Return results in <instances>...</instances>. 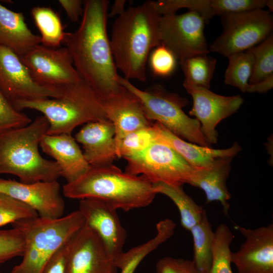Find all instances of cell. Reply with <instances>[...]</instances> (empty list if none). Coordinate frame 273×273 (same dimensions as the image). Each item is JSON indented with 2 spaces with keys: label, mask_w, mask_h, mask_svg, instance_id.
<instances>
[{
  "label": "cell",
  "mask_w": 273,
  "mask_h": 273,
  "mask_svg": "<svg viewBox=\"0 0 273 273\" xmlns=\"http://www.w3.org/2000/svg\"><path fill=\"white\" fill-rule=\"evenodd\" d=\"M221 23L222 32L209 49L226 57L250 49L272 33V16L263 9L223 15Z\"/></svg>",
  "instance_id": "ba28073f"
},
{
  "label": "cell",
  "mask_w": 273,
  "mask_h": 273,
  "mask_svg": "<svg viewBox=\"0 0 273 273\" xmlns=\"http://www.w3.org/2000/svg\"><path fill=\"white\" fill-rule=\"evenodd\" d=\"M120 83L140 100L147 117L161 123L171 133L189 142L210 147L201 130L199 122L188 116L183 108L187 99L156 84L143 90L119 76Z\"/></svg>",
  "instance_id": "52a82bcc"
},
{
  "label": "cell",
  "mask_w": 273,
  "mask_h": 273,
  "mask_svg": "<svg viewBox=\"0 0 273 273\" xmlns=\"http://www.w3.org/2000/svg\"><path fill=\"white\" fill-rule=\"evenodd\" d=\"M193 240V259L199 273H208L212 262L214 232L206 212L201 220L190 231Z\"/></svg>",
  "instance_id": "484cf974"
},
{
  "label": "cell",
  "mask_w": 273,
  "mask_h": 273,
  "mask_svg": "<svg viewBox=\"0 0 273 273\" xmlns=\"http://www.w3.org/2000/svg\"><path fill=\"white\" fill-rule=\"evenodd\" d=\"M156 273H199L192 260L171 257L160 259L156 264Z\"/></svg>",
  "instance_id": "74e56055"
},
{
  "label": "cell",
  "mask_w": 273,
  "mask_h": 273,
  "mask_svg": "<svg viewBox=\"0 0 273 273\" xmlns=\"http://www.w3.org/2000/svg\"><path fill=\"white\" fill-rule=\"evenodd\" d=\"M0 90L12 105L19 101L56 98L61 95L59 89L36 83L20 58L1 45Z\"/></svg>",
  "instance_id": "7c38bea8"
},
{
  "label": "cell",
  "mask_w": 273,
  "mask_h": 273,
  "mask_svg": "<svg viewBox=\"0 0 273 273\" xmlns=\"http://www.w3.org/2000/svg\"><path fill=\"white\" fill-rule=\"evenodd\" d=\"M155 193L169 198L177 207L180 216L181 226L190 230L202 218L206 211L183 190L182 187H174L163 183L154 184Z\"/></svg>",
  "instance_id": "d4e9b609"
},
{
  "label": "cell",
  "mask_w": 273,
  "mask_h": 273,
  "mask_svg": "<svg viewBox=\"0 0 273 273\" xmlns=\"http://www.w3.org/2000/svg\"><path fill=\"white\" fill-rule=\"evenodd\" d=\"M60 191L57 180L25 184L0 178V193L23 202L43 218L57 219L63 216L65 203Z\"/></svg>",
  "instance_id": "9a60e30c"
},
{
  "label": "cell",
  "mask_w": 273,
  "mask_h": 273,
  "mask_svg": "<svg viewBox=\"0 0 273 273\" xmlns=\"http://www.w3.org/2000/svg\"><path fill=\"white\" fill-rule=\"evenodd\" d=\"M192 96L193 106L189 114L194 116L200 123L201 130L211 146L216 144L217 125L223 119L236 113L243 103L240 95L224 96L209 89L190 85H183Z\"/></svg>",
  "instance_id": "4fadbf2b"
},
{
  "label": "cell",
  "mask_w": 273,
  "mask_h": 273,
  "mask_svg": "<svg viewBox=\"0 0 273 273\" xmlns=\"http://www.w3.org/2000/svg\"><path fill=\"white\" fill-rule=\"evenodd\" d=\"M0 273H1V272H0Z\"/></svg>",
  "instance_id": "b9f144b4"
},
{
  "label": "cell",
  "mask_w": 273,
  "mask_h": 273,
  "mask_svg": "<svg viewBox=\"0 0 273 273\" xmlns=\"http://www.w3.org/2000/svg\"><path fill=\"white\" fill-rule=\"evenodd\" d=\"M172 235V230L166 224H157L156 234L153 238L126 252L123 251L115 258V264L120 270V273H134L142 261Z\"/></svg>",
  "instance_id": "cb8c5ba5"
},
{
  "label": "cell",
  "mask_w": 273,
  "mask_h": 273,
  "mask_svg": "<svg viewBox=\"0 0 273 273\" xmlns=\"http://www.w3.org/2000/svg\"><path fill=\"white\" fill-rule=\"evenodd\" d=\"M153 125L157 132V141L172 148L194 169L208 168L215 159L219 158H233L242 149L237 142L231 147L224 149H214L201 146L180 139L157 121L153 123Z\"/></svg>",
  "instance_id": "44dd1931"
},
{
  "label": "cell",
  "mask_w": 273,
  "mask_h": 273,
  "mask_svg": "<svg viewBox=\"0 0 273 273\" xmlns=\"http://www.w3.org/2000/svg\"><path fill=\"white\" fill-rule=\"evenodd\" d=\"M25 241L17 230H0V264L13 258L22 256Z\"/></svg>",
  "instance_id": "e575fe53"
},
{
  "label": "cell",
  "mask_w": 273,
  "mask_h": 273,
  "mask_svg": "<svg viewBox=\"0 0 273 273\" xmlns=\"http://www.w3.org/2000/svg\"><path fill=\"white\" fill-rule=\"evenodd\" d=\"M126 1L116 0L112 6L110 11L108 13V18L119 16L125 10L124 9Z\"/></svg>",
  "instance_id": "60d3db41"
},
{
  "label": "cell",
  "mask_w": 273,
  "mask_h": 273,
  "mask_svg": "<svg viewBox=\"0 0 273 273\" xmlns=\"http://www.w3.org/2000/svg\"><path fill=\"white\" fill-rule=\"evenodd\" d=\"M102 100L107 119L115 128L117 156L121 141L125 135L150 126L153 123L147 117L139 99L126 88L117 95Z\"/></svg>",
  "instance_id": "ac0fdd59"
},
{
  "label": "cell",
  "mask_w": 273,
  "mask_h": 273,
  "mask_svg": "<svg viewBox=\"0 0 273 273\" xmlns=\"http://www.w3.org/2000/svg\"><path fill=\"white\" fill-rule=\"evenodd\" d=\"M234 236L225 224L218 225L214 232L212 259L208 273H233L230 245Z\"/></svg>",
  "instance_id": "f546056e"
},
{
  "label": "cell",
  "mask_w": 273,
  "mask_h": 273,
  "mask_svg": "<svg viewBox=\"0 0 273 273\" xmlns=\"http://www.w3.org/2000/svg\"><path fill=\"white\" fill-rule=\"evenodd\" d=\"M31 13L41 34L42 44L52 48L60 47L66 32L59 15L51 8L44 7H33Z\"/></svg>",
  "instance_id": "4316f807"
},
{
  "label": "cell",
  "mask_w": 273,
  "mask_h": 273,
  "mask_svg": "<svg viewBox=\"0 0 273 273\" xmlns=\"http://www.w3.org/2000/svg\"><path fill=\"white\" fill-rule=\"evenodd\" d=\"M63 8L69 19L73 22H77L82 17L83 12L81 0H59L58 1Z\"/></svg>",
  "instance_id": "ab89813d"
},
{
  "label": "cell",
  "mask_w": 273,
  "mask_h": 273,
  "mask_svg": "<svg viewBox=\"0 0 273 273\" xmlns=\"http://www.w3.org/2000/svg\"><path fill=\"white\" fill-rule=\"evenodd\" d=\"M38 216L34 210L23 202L0 193V226Z\"/></svg>",
  "instance_id": "d6a6232c"
},
{
  "label": "cell",
  "mask_w": 273,
  "mask_h": 273,
  "mask_svg": "<svg viewBox=\"0 0 273 273\" xmlns=\"http://www.w3.org/2000/svg\"><path fill=\"white\" fill-rule=\"evenodd\" d=\"M235 228L245 238L240 249L231 253L238 273H273V224L254 229Z\"/></svg>",
  "instance_id": "2e32d148"
},
{
  "label": "cell",
  "mask_w": 273,
  "mask_h": 273,
  "mask_svg": "<svg viewBox=\"0 0 273 273\" xmlns=\"http://www.w3.org/2000/svg\"><path fill=\"white\" fill-rule=\"evenodd\" d=\"M40 43V36L29 29L23 13L12 11L0 3V45L21 58Z\"/></svg>",
  "instance_id": "603a6c76"
},
{
  "label": "cell",
  "mask_w": 273,
  "mask_h": 273,
  "mask_svg": "<svg viewBox=\"0 0 273 273\" xmlns=\"http://www.w3.org/2000/svg\"><path fill=\"white\" fill-rule=\"evenodd\" d=\"M79 211L87 225L98 235L108 253L114 258L123 252L126 232L121 223L117 209L96 198L80 200Z\"/></svg>",
  "instance_id": "e0dca14e"
},
{
  "label": "cell",
  "mask_w": 273,
  "mask_h": 273,
  "mask_svg": "<svg viewBox=\"0 0 273 273\" xmlns=\"http://www.w3.org/2000/svg\"><path fill=\"white\" fill-rule=\"evenodd\" d=\"M11 224L23 236L25 250L22 261L10 273H43L51 258L85 225V220L78 209L57 219L38 216Z\"/></svg>",
  "instance_id": "8992f818"
},
{
  "label": "cell",
  "mask_w": 273,
  "mask_h": 273,
  "mask_svg": "<svg viewBox=\"0 0 273 273\" xmlns=\"http://www.w3.org/2000/svg\"><path fill=\"white\" fill-rule=\"evenodd\" d=\"M75 139L82 145L83 155L90 166L112 165L117 157L115 128L108 119L86 123Z\"/></svg>",
  "instance_id": "d6986e66"
},
{
  "label": "cell",
  "mask_w": 273,
  "mask_h": 273,
  "mask_svg": "<svg viewBox=\"0 0 273 273\" xmlns=\"http://www.w3.org/2000/svg\"><path fill=\"white\" fill-rule=\"evenodd\" d=\"M232 158H219L208 168L194 169L187 183L204 192L206 203L219 202L226 215H228L229 201L231 198L226 181L231 170Z\"/></svg>",
  "instance_id": "7402d4cb"
},
{
  "label": "cell",
  "mask_w": 273,
  "mask_h": 273,
  "mask_svg": "<svg viewBox=\"0 0 273 273\" xmlns=\"http://www.w3.org/2000/svg\"><path fill=\"white\" fill-rule=\"evenodd\" d=\"M71 239L53 255L46 265L43 273H66Z\"/></svg>",
  "instance_id": "f35d334b"
},
{
  "label": "cell",
  "mask_w": 273,
  "mask_h": 273,
  "mask_svg": "<svg viewBox=\"0 0 273 273\" xmlns=\"http://www.w3.org/2000/svg\"><path fill=\"white\" fill-rule=\"evenodd\" d=\"M63 193L70 199H98L126 211L149 206L157 194L145 176L124 172L113 164L90 166L78 179L64 185Z\"/></svg>",
  "instance_id": "3957f363"
},
{
  "label": "cell",
  "mask_w": 273,
  "mask_h": 273,
  "mask_svg": "<svg viewBox=\"0 0 273 273\" xmlns=\"http://www.w3.org/2000/svg\"><path fill=\"white\" fill-rule=\"evenodd\" d=\"M161 17L153 1H148L129 7L115 20L110 41L116 67L124 78L146 80V64L151 51L161 44Z\"/></svg>",
  "instance_id": "7a4b0ae2"
},
{
  "label": "cell",
  "mask_w": 273,
  "mask_h": 273,
  "mask_svg": "<svg viewBox=\"0 0 273 273\" xmlns=\"http://www.w3.org/2000/svg\"><path fill=\"white\" fill-rule=\"evenodd\" d=\"M176 58L168 48L162 44L156 47L149 56L150 65L153 74L166 77L174 71Z\"/></svg>",
  "instance_id": "8d00e7d4"
},
{
  "label": "cell",
  "mask_w": 273,
  "mask_h": 273,
  "mask_svg": "<svg viewBox=\"0 0 273 273\" xmlns=\"http://www.w3.org/2000/svg\"><path fill=\"white\" fill-rule=\"evenodd\" d=\"M109 5L107 0L85 1L78 28L66 32L63 41L81 79L102 100L126 89L119 82L107 34Z\"/></svg>",
  "instance_id": "6da1fadb"
},
{
  "label": "cell",
  "mask_w": 273,
  "mask_h": 273,
  "mask_svg": "<svg viewBox=\"0 0 273 273\" xmlns=\"http://www.w3.org/2000/svg\"><path fill=\"white\" fill-rule=\"evenodd\" d=\"M118 270L115 258L87 225L71 238L66 273H117Z\"/></svg>",
  "instance_id": "5bb4252c"
},
{
  "label": "cell",
  "mask_w": 273,
  "mask_h": 273,
  "mask_svg": "<svg viewBox=\"0 0 273 273\" xmlns=\"http://www.w3.org/2000/svg\"><path fill=\"white\" fill-rule=\"evenodd\" d=\"M248 51L254 58L253 69L249 83H256L273 75V34Z\"/></svg>",
  "instance_id": "4dcf8cb0"
},
{
  "label": "cell",
  "mask_w": 273,
  "mask_h": 273,
  "mask_svg": "<svg viewBox=\"0 0 273 273\" xmlns=\"http://www.w3.org/2000/svg\"><path fill=\"white\" fill-rule=\"evenodd\" d=\"M228 58L225 83L238 88L243 93H255V84L249 83L254 64L252 53L247 50L232 54Z\"/></svg>",
  "instance_id": "83f0119b"
},
{
  "label": "cell",
  "mask_w": 273,
  "mask_h": 273,
  "mask_svg": "<svg viewBox=\"0 0 273 273\" xmlns=\"http://www.w3.org/2000/svg\"><path fill=\"white\" fill-rule=\"evenodd\" d=\"M38 84L57 89L83 80L76 70L66 47H34L20 58Z\"/></svg>",
  "instance_id": "8fae6325"
},
{
  "label": "cell",
  "mask_w": 273,
  "mask_h": 273,
  "mask_svg": "<svg viewBox=\"0 0 273 273\" xmlns=\"http://www.w3.org/2000/svg\"><path fill=\"white\" fill-rule=\"evenodd\" d=\"M184 74L183 85L209 89L216 60L207 55L194 56L179 61Z\"/></svg>",
  "instance_id": "f1b7e54d"
},
{
  "label": "cell",
  "mask_w": 273,
  "mask_h": 273,
  "mask_svg": "<svg viewBox=\"0 0 273 273\" xmlns=\"http://www.w3.org/2000/svg\"><path fill=\"white\" fill-rule=\"evenodd\" d=\"M211 7L214 16L244 13L263 9L267 7L272 11V0H211Z\"/></svg>",
  "instance_id": "836d02e7"
},
{
  "label": "cell",
  "mask_w": 273,
  "mask_h": 273,
  "mask_svg": "<svg viewBox=\"0 0 273 273\" xmlns=\"http://www.w3.org/2000/svg\"><path fill=\"white\" fill-rule=\"evenodd\" d=\"M125 159L126 173L141 174L153 184L182 187L188 183L194 169L174 150L159 141L141 153Z\"/></svg>",
  "instance_id": "9c48e42d"
},
{
  "label": "cell",
  "mask_w": 273,
  "mask_h": 273,
  "mask_svg": "<svg viewBox=\"0 0 273 273\" xmlns=\"http://www.w3.org/2000/svg\"><path fill=\"white\" fill-rule=\"evenodd\" d=\"M157 141V134L153 124L131 131L122 139L117 157L125 159L140 154Z\"/></svg>",
  "instance_id": "1f68e13d"
},
{
  "label": "cell",
  "mask_w": 273,
  "mask_h": 273,
  "mask_svg": "<svg viewBox=\"0 0 273 273\" xmlns=\"http://www.w3.org/2000/svg\"><path fill=\"white\" fill-rule=\"evenodd\" d=\"M31 122L26 115L14 108L0 90V133L25 126Z\"/></svg>",
  "instance_id": "d590c367"
},
{
  "label": "cell",
  "mask_w": 273,
  "mask_h": 273,
  "mask_svg": "<svg viewBox=\"0 0 273 273\" xmlns=\"http://www.w3.org/2000/svg\"><path fill=\"white\" fill-rule=\"evenodd\" d=\"M205 22L197 13L188 11L162 16L159 26L161 44L168 48L179 61L210 51L204 35Z\"/></svg>",
  "instance_id": "30bf717a"
},
{
  "label": "cell",
  "mask_w": 273,
  "mask_h": 273,
  "mask_svg": "<svg viewBox=\"0 0 273 273\" xmlns=\"http://www.w3.org/2000/svg\"><path fill=\"white\" fill-rule=\"evenodd\" d=\"M59 89L58 98L22 100L13 105L19 111L30 109L41 112L49 123V135L71 134L82 124L108 119L102 99L83 80Z\"/></svg>",
  "instance_id": "5b68a950"
},
{
  "label": "cell",
  "mask_w": 273,
  "mask_h": 273,
  "mask_svg": "<svg viewBox=\"0 0 273 273\" xmlns=\"http://www.w3.org/2000/svg\"><path fill=\"white\" fill-rule=\"evenodd\" d=\"M39 146L44 153L55 160L60 167L61 176L67 183L76 180L90 167L71 134H46Z\"/></svg>",
  "instance_id": "ffe728a7"
},
{
  "label": "cell",
  "mask_w": 273,
  "mask_h": 273,
  "mask_svg": "<svg viewBox=\"0 0 273 273\" xmlns=\"http://www.w3.org/2000/svg\"><path fill=\"white\" fill-rule=\"evenodd\" d=\"M49 127L42 115L25 126L0 133V174L15 175L25 184L57 180L58 164L43 158L38 150Z\"/></svg>",
  "instance_id": "277c9868"
}]
</instances>
